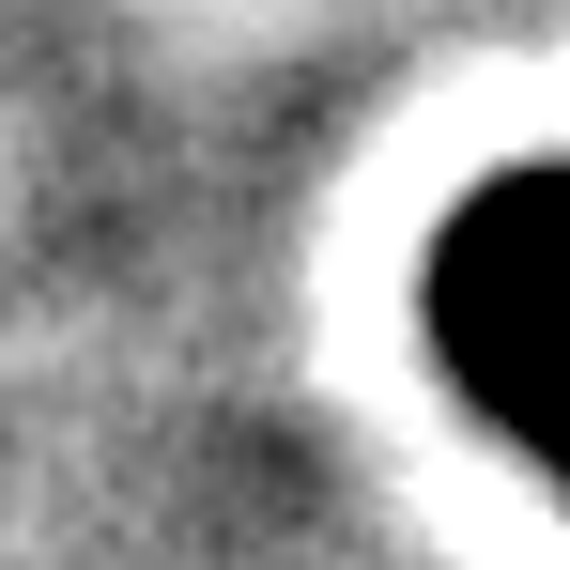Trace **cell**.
I'll return each mask as SVG.
<instances>
[{"label": "cell", "mask_w": 570, "mask_h": 570, "mask_svg": "<svg viewBox=\"0 0 570 570\" xmlns=\"http://www.w3.org/2000/svg\"><path fill=\"white\" fill-rule=\"evenodd\" d=\"M432 340L478 416L570 478V170L463 200V232L432 247Z\"/></svg>", "instance_id": "obj_1"}]
</instances>
